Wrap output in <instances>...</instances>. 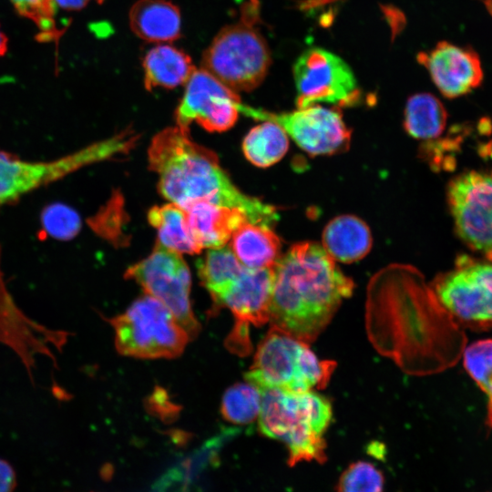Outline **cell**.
I'll return each mask as SVG.
<instances>
[{
	"instance_id": "obj_35",
	"label": "cell",
	"mask_w": 492,
	"mask_h": 492,
	"mask_svg": "<svg viewBox=\"0 0 492 492\" xmlns=\"http://www.w3.org/2000/svg\"><path fill=\"white\" fill-rule=\"evenodd\" d=\"M484 3L488 12L492 15V0H484Z\"/></svg>"
},
{
	"instance_id": "obj_5",
	"label": "cell",
	"mask_w": 492,
	"mask_h": 492,
	"mask_svg": "<svg viewBox=\"0 0 492 492\" xmlns=\"http://www.w3.org/2000/svg\"><path fill=\"white\" fill-rule=\"evenodd\" d=\"M259 21V2L247 1L240 19L223 27L203 53L202 69L234 92L254 89L268 73L271 54Z\"/></svg>"
},
{
	"instance_id": "obj_31",
	"label": "cell",
	"mask_w": 492,
	"mask_h": 492,
	"mask_svg": "<svg viewBox=\"0 0 492 492\" xmlns=\"http://www.w3.org/2000/svg\"><path fill=\"white\" fill-rule=\"evenodd\" d=\"M16 476L12 466L0 458V492H14Z\"/></svg>"
},
{
	"instance_id": "obj_33",
	"label": "cell",
	"mask_w": 492,
	"mask_h": 492,
	"mask_svg": "<svg viewBox=\"0 0 492 492\" xmlns=\"http://www.w3.org/2000/svg\"><path fill=\"white\" fill-rule=\"evenodd\" d=\"M483 392L487 396V414L486 424L490 429H492V379L483 389Z\"/></svg>"
},
{
	"instance_id": "obj_28",
	"label": "cell",
	"mask_w": 492,
	"mask_h": 492,
	"mask_svg": "<svg viewBox=\"0 0 492 492\" xmlns=\"http://www.w3.org/2000/svg\"><path fill=\"white\" fill-rule=\"evenodd\" d=\"M462 356L466 373L483 391L492 379V339L466 345Z\"/></svg>"
},
{
	"instance_id": "obj_26",
	"label": "cell",
	"mask_w": 492,
	"mask_h": 492,
	"mask_svg": "<svg viewBox=\"0 0 492 492\" xmlns=\"http://www.w3.org/2000/svg\"><path fill=\"white\" fill-rule=\"evenodd\" d=\"M261 402V394L257 386L250 382L238 383L226 390L220 412L228 422L248 425L258 418Z\"/></svg>"
},
{
	"instance_id": "obj_32",
	"label": "cell",
	"mask_w": 492,
	"mask_h": 492,
	"mask_svg": "<svg viewBox=\"0 0 492 492\" xmlns=\"http://www.w3.org/2000/svg\"><path fill=\"white\" fill-rule=\"evenodd\" d=\"M89 0H52L53 5L64 10H79L86 6Z\"/></svg>"
},
{
	"instance_id": "obj_22",
	"label": "cell",
	"mask_w": 492,
	"mask_h": 492,
	"mask_svg": "<svg viewBox=\"0 0 492 492\" xmlns=\"http://www.w3.org/2000/svg\"><path fill=\"white\" fill-rule=\"evenodd\" d=\"M149 224L158 231V242L179 253L196 254L202 247L188 222L187 212L175 203L154 206L148 212Z\"/></svg>"
},
{
	"instance_id": "obj_29",
	"label": "cell",
	"mask_w": 492,
	"mask_h": 492,
	"mask_svg": "<svg viewBox=\"0 0 492 492\" xmlns=\"http://www.w3.org/2000/svg\"><path fill=\"white\" fill-rule=\"evenodd\" d=\"M43 224L50 235L59 240L72 239L80 230L79 216L63 205L52 206L46 210Z\"/></svg>"
},
{
	"instance_id": "obj_16",
	"label": "cell",
	"mask_w": 492,
	"mask_h": 492,
	"mask_svg": "<svg viewBox=\"0 0 492 492\" xmlns=\"http://www.w3.org/2000/svg\"><path fill=\"white\" fill-rule=\"evenodd\" d=\"M417 60L428 70L439 91L449 98L469 93L483 79L478 55L446 41L437 43L429 52L419 53Z\"/></svg>"
},
{
	"instance_id": "obj_24",
	"label": "cell",
	"mask_w": 492,
	"mask_h": 492,
	"mask_svg": "<svg viewBox=\"0 0 492 492\" xmlns=\"http://www.w3.org/2000/svg\"><path fill=\"white\" fill-rule=\"evenodd\" d=\"M199 276L214 302L225 294L245 269L230 247L210 249L197 262Z\"/></svg>"
},
{
	"instance_id": "obj_2",
	"label": "cell",
	"mask_w": 492,
	"mask_h": 492,
	"mask_svg": "<svg viewBox=\"0 0 492 492\" xmlns=\"http://www.w3.org/2000/svg\"><path fill=\"white\" fill-rule=\"evenodd\" d=\"M353 290V281L323 246L311 241L296 243L273 267L269 321L272 326L309 344Z\"/></svg>"
},
{
	"instance_id": "obj_13",
	"label": "cell",
	"mask_w": 492,
	"mask_h": 492,
	"mask_svg": "<svg viewBox=\"0 0 492 492\" xmlns=\"http://www.w3.org/2000/svg\"><path fill=\"white\" fill-rule=\"evenodd\" d=\"M447 200L459 238L492 262V175L460 174L448 185Z\"/></svg>"
},
{
	"instance_id": "obj_36",
	"label": "cell",
	"mask_w": 492,
	"mask_h": 492,
	"mask_svg": "<svg viewBox=\"0 0 492 492\" xmlns=\"http://www.w3.org/2000/svg\"><path fill=\"white\" fill-rule=\"evenodd\" d=\"M98 3H102L104 0H97Z\"/></svg>"
},
{
	"instance_id": "obj_9",
	"label": "cell",
	"mask_w": 492,
	"mask_h": 492,
	"mask_svg": "<svg viewBox=\"0 0 492 492\" xmlns=\"http://www.w3.org/2000/svg\"><path fill=\"white\" fill-rule=\"evenodd\" d=\"M430 286L459 325L492 328V262L460 255L455 267L436 276Z\"/></svg>"
},
{
	"instance_id": "obj_14",
	"label": "cell",
	"mask_w": 492,
	"mask_h": 492,
	"mask_svg": "<svg viewBox=\"0 0 492 492\" xmlns=\"http://www.w3.org/2000/svg\"><path fill=\"white\" fill-rule=\"evenodd\" d=\"M240 102L236 92L206 70L196 69L175 112L177 127L189 132V127L196 121L208 131H225L235 124Z\"/></svg>"
},
{
	"instance_id": "obj_37",
	"label": "cell",
	"mask_w": 492,
	"mask_h": 492,
	"mask_svg": "<svg viewBox=\"0 0 492 492\" xmlns=\"http://www.w3.org/2000/svg\"><path fill=\"white\" fill-rule=\"evenodd\" d=\"M492 492V491H491Z\"/></svg>"
},
{
	"instance_id": "obj_1",
	"label": "cell",
	"mask_w": 492,
	"mask_h": 492,
	"mask_svg": "<svg viewBox=\"0 0 492 492\" xmlns=\"http://www.w3.org/2000/svg\"><path fill=\"white\" fill-rule=\"evenodd\" d=\"M366 329L382 354L405 373L425 375L454 366L466 337L414 267L392 264L371 279Z\"/></svg>"
},
{
	"instance_id": "obj_18",
	"label": "cell",
	"mask_w": 492,
	"mask_h": 492,
	"mask_svg": "<svg viewBox=\"0 0 492 492\" xmlns=\"http://www.w3.org/2000/svg\"><path fill=\"white\" fill-rule=\"evenodd\" d=\"M128 17L133 33L146 41L165 43L180 36V12L169 1L138 0L132 5Z\"/></svg>"
},
{
	"instance_id": "obj_10",
	"label": "cell",
	"mask_w": 492,
	"mask_h": 492,
	"mask_svg": "<svg viewBox=\"0 0 492 492\" xmlns=\"http://www.w3.org/2000/svg\"><path fill=\"white\" fill-rule=\"evenodd\" d=\"M125 277L136 281L146 294L162 302L189 337L197 335L200 326L190 300V273L180 253L156 241L152 252L130 266Z\"/></svg>"
},
{
	"instance_id": "obj_12",
	"label": "cell",
	"mask_w": 492,
	"mask_h": 492,
	"mask_svg": "<svg viewBox=\"0 0 492 492\" xmlns=\"http://www.w3.org/2000/svg\"><path fill=\"white\" fill-rule=\"evenodd\" d=\"M238 110L253 119L279 125L302 149L313 156L342 152L350 143L351 132L341 113L320 105L274 113L240 102Z\"/></svg>"
},
{
	"instance_id": "obj_6",
	"label": "cell",
	"mask_w": 492,
	"mask_h": 492,
	"mask_svg": "<svg viewBox=\"0 0 492 492\" xmlns=\"http://www.w3.org/2000/svg\"><path fill=\"white\" fill-rule=\"evenodd\" d=\"M334 368V362L318 359L308 343L271 326L245 378L259 389L302 393L325 387Z\"/></svg>"
},
{
	"instance_id": "obj_4",
	"label": "cell",
	"mask_w": 492,
	"mask_h": 492,
	"mask_svg": "<svg viewBox=\"0 0 492 492\" xmlns=\"http://www.w3.org/2000/svg\"><path fill=\"white\" fill-rule=\"evenodd\" d=\"M258 416L261 433L283 442L289 451V465L302 461L325 460L323 435L333 416L327 398L313 392L292 393L277 388L260 389Z\"/></svg>"
},
{
	"instance_id": "obj_27",
	"label": "cell",
	"mask_w": 492,
	"mask_h": 492,
	"mask_svg": "<svg viewBox=\"0 0 492 492\" xmlns=\"http://www.w3.org/2000/svg\"><path fill=\"white\" fill-rule=\"evenodd\" d=\"M384 477L373 463L356 461L341 475L336 486L337 492H383Z\"/></svg>"
},
{
	"instance_id": "obj_21",
	"label": "cell",
	"mask_w": 492,
	"mask_h": 492,
	"mask_svg": "<svg viewBox=\"0 0 492 492\" xmlns=\"http://www.w3.org/2000/svg\"><path fill=\"white\" fill-rule=\"evenodd\" d=\"M142 67L148 90L155 87L174 88L186 84L196 70L186 53L169 45L152 47L146 54Z\"/></svg>"
},
{
	"instance_id": "obj_3",
	"label": "cell",
	"mask_w": 492,
	"mask_h": 492,
	"mask_svg": "<svg viewBox=\"0 0 492 492\" xmlns=\"http://www.w3.org/2000/svg\"><path fill=\"white\" fill-rule=\"evenodd\" d=\"M149 168L159 175V190L184 210L206 201L243 210L253 223L272 228L276 209L241 191L220 167L218 157L193 142L189 132L168 128L151 140Z\"/></svg>"
},
{
	"instance_id": "obj_8",
	"label": "cell",
	"mask_w": 492,
	"mask_h": 492,
	"mask_svg": "<svg viewBox=\"0 0 492 492\" xmlns=\"http://www.w3.org/2000/svg\"><path fill=\"white\" fill-rule=\"evenodd\" d=\"M118 351L138 358H172L184 350L189 335L171 312L145 294L111 319Z\"/></svg>"
},
{
	"instance_id": "obj_23",
	"label": "cell",
	"mask_w": 492,
	"mask_h": 492,
	"mask_svg": "<svg viewBox=\"0 0 492 492\" xmlns=\"http://www.w3.org/2000/svg\"><path fill=\"white\" fill-rule=\"evenodd\" d=\"M446 119L447 113L444 105L432 94H415L406 102L405 128L416 139L436 138L443 133Z\"/></svg>"
},
{
	"instance_id": "obj_11",
	"label": "cell",
	"mask_w": 492,
	"mask_h": 492,
	"mask_svg": "<svg viewBox=\"0 0 492 492\" xmlns=\"http://www.w3.org/2000/svg\"><path fill=\"white\" fill-rule=\"evenodd\" d=\"M292 73L298 108L319 103L349 106L359 97L357 81L349 65L324 48L312 47L302 53Z\"/></svg>"
},
{
	"instance_id": "obj_30",
	"label": "cell",
	"mask_w": 492,
	"mask_h": 492,
	"mask_svg": "<svg viewBox=\"0 0 492 492\" xmlns=\"http://www.w3.org/2000/svg\"><path fill=\"white\" fill-rule=\"evenodd\" d=\"M15 9L33 20L43 31V38L51 39L58 35L54 16L56 13L52 0H11Z\"/></svg>"
},
{
	"instance_id": "obj_19",
	"label": "cell",
	"mask_w": 492,
	"mask_h": 492,
	"mask_svg": "<svg viewBox=\"0 0 492 492\" xmlns=\"http://www.w3.org/2000/svg\"><path fill=\"white\" fill-rule=\"evenodd\" d=\"M323 247L334 261L351 263L364 258L371 250V231L361 219L342 215L332 220L323 230Z\"/></svg>"
},
{
	"instance_id": "obj_20",
	"label": "cell",
	"mask_w": 492,
	"mask_h": 492,
	"mask_svg": "<svg viewBox=\"0 0 492 492\" xmlns=\"http://www.w3.org/2000/svg\"><path fill=\"white\" fill-rule=\"evenodd\" d=\"M281 241L272 228L246 221L231 236V250L249 269H272L281 258Z\"/></svg>"
},
{
	"instance_id": "obj_34",
	"label": "cell",
	"mask_w": 492,
	"mask_h": 492,
	"mask_svg": "<svg viewBox=\"0 0 492 492\" xmlns=\"http://www.w3.org/2000/svg\"><path fill=\"white\" fill-rule=\"evenodd\" d=\"M6 46H7V39L0 29V56L5 53Z\"/></svg>"
},
{
	"instance_id": "obj_17",
	"label": "cell",
	"mask_w": 492,
	"mask_h": 492,
	"mask_svg": "<svg viewBox=\"0 0 492 492\" xmlns=\"http://www.w3.org/2000/svg\"><path fill=\"white\" fill-rule=\"evenodd\" d=\"M185 210L190 230L202 248L225 246L237 229L251 221L247 214L238 208L206 201L194 203Z\"/></svg>"
},
{
	"instance_id": "obj_7",
	"label": "cell",
	"mask_w": 492,
	"mask_h": 492,
	"mask_svg": "<svg viewBox=\"0 0 492 492\" xmlns=\"http://www.w3.org/2000/svg\"><path fill=\"white\" fill-rule=\"evenodd\" d=\"M136 138L120 133L51 160H27L0 149V207L86 166L128 152Z\"/></svg>"
},
{
	"instance_id": "obj_15",
	"label": "cell",
	"mask_w": 492,
	"mask_h": 492,
	"mask_svg": "<svg viewBox=\"0 0 492 492\" xmlns=\"http://www.w3.org/2000/svg\"><path fill=\"white\" fill-rule=\"evenodd\" d=\"M273 286V268H246L232 287L215 303L228 307L235 317L227 346L243 355L251 351L249 326H261L269 321Z\"/></svg>"
},
{
	"instance_id": "obj_25",
	"label": "cell",
	"mask_w": 492,
	"mask_h": 492,
	"mask_svg": "<svg viewBox=\"0 0 492 492\" xmlns=\"http://www.w3.org/2000/svg\"><path fill=\"white\" fill-rule=\"evenodd\" d=\"M288 148V135L272 121H263L252 128L242 142L246 159L260 168L272 166L281 160Z\"/></svg>"
}]
</instances>
